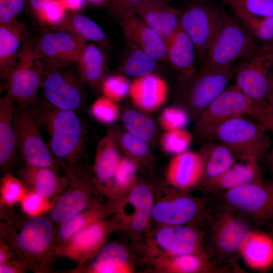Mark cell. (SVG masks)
<instances>
[{
  "instance_id": "obj_1",
  "label": "cell",
  "mask_w": 273,
  "mask_h": 273,
  "mask_svg": "<svg viewBox=\"0 0 273 273\" xmlns=\"http://www.w3.org/2000/svg\"><path fill=\"white\" fill-rule=\"evenodd\" d=\"M53 222L49 216L42 214H9L1 222L0 238L28 271L49 272L57 256Z\"/></svg>"
},
{
  "instance_id": "obj_2",
  "label": "cell",
  "mask_w": 273,
  "mask_h": 273,
  "mask_svg": "<svg viewBox=\"0 0 273 273\" xmlns=\"http://www.w3.org/2000/svg\"><path fill=\"white\" fill-rule=\"evenodd\" d=\"M40 126L47 132L48 145L60 169L71 178L82 169L85 128L75 112L58 109L46 100L32 107Z\"/></svg>"
},
{
  "instance_id": "obj_3",
  "label": "cell",
  "mask_w": 273,
  "mask_h": 273,
  "mask_svg": "<svg viewBox=\"0 0 273 273\" xmlns=\"http://www.w3.org/2000/svg\"><path fill=\"white\" fill-rule=\"evenodd\" d=\"M240 116H248L267 130H272L268 116L235 84L228 86L198 116L195 131L207 140L213 131L224 122Z\"/></svg>"
},
{
  "instance_id": "obj_4",
  "label": "cell",
  "mask_w": 273,
  "mask_h": 273,
  "mask_svg": "<svg viewBox=\"0 0 273 273\" xmlns=\"http://www.w3.org/2000/svg\"><path fill=\"white\" fill-rule=\"evenodd\" d=\"M267 130L254 119L240 116L220 124L206 140L222 143L237 160L259 161L271 147V140Z\"/></svg>"
},
{
  "instance_id": "obj_5",
  "label": "cell",
  "mask_w": 273,
  "mask_h": 273,
  "mask_svg": "<svg viewBox=\"0 0 273 273\" xmlns=\"http://www.w3.org/2000/svg\"><path fill=\"white\" fill-rule=\"evenodd\" d=\"M208 219V233L206 239L207 252L217 264L228 268L235 264L236 255L252 230L248 224L226 206Z\"/></svg>"
},
{
  "instance_id": "obj_6",
  "label": "cell",
  "mask_w": 273,
  "mask_h": 273,
  "mask_svg": "<svg viewBox=\"0 0 273 273\" xmlns=\"http://www.w3.org/2000/svg\"><path fill=\"white\" fill-rule=\"evenodd\" d=\"M234 76L235 84L268 116L272 123L268 100L273 79V43H260L253 52L240 60L235 65Z\"/></svg>"
},
{
  "instance_id": "obj_7",
  "label": "cell",
  "mask_w": 273,
  "mask_h": 273,
  "mask_svg": "<svg viewBox=\"0 0 273 273\" xmlns=\"http://www.w3.org/2000/svg\"><path fill=\"white\" fill-rule=\"evenodd\" d=\"M222 16L221 28L202 63V68H221L234 65L260 44L234 15L222 10Z\"/></svg>"
},
{
  "instance_id": "obj_8",
  "label": "cell",
  "mask_w": 273,
  "mask_h": 273,
  "mask_svg": "<svg viewBox=\"0 0 273 273\" xmlns=\"http://www.w3.org/2000/svg\"><path fill=\"white\" fill-rule=\"evenodd\" d=\"M13 125L17 153L24 164L60 169L41 133V127L32 107L15 105Z\"/></svg>"
},
{
  "instance_id": "obj_9",
  "label": "cell",
  "mask_w": 273,
  "mask_h": 273,
  "mask_svg": "<svg viewBox=\"0 0 273 273\" xmlns=\"http://www.w3.org/2000/svg\"><path fill=\"white\" fill-rule=\"evenodd\" d=\"M222 10L210 0H192L179 11L181 29L194 43L201 63L221 28Z\"/></svg>"
},
{
  "instance_id": "obj_10",
  "label": "cell",
  "mask_w": 273,
  "mask_h": 273,
  "mask_svg": "<svg viewBox=\"0 0 273 273\" xmlns=\"http://www.w3.org/2000/svg\"><path fill=\"white\" fill-rule=\"evenodd\" d=\"M39 60L33 46L26 42L4 78L7 93L20 106L32 107L39 100L44 73Z\"/></svg>"
},
{
  "instance_id": "obj_11",
  "label": "cell",
  "mask_w": 273,
  "mask_h": 273,
  "mask_svg": "<svg viewBox=\"0 0 273 273\" xmlns=\"http://www.w3.org/2000/svg\"><path fill=\"white\" fill-rule=\"evenodd\" d=\"M226 205L263 224L273 220V178L221 192Z\"/></svg>"
},
{
  "instance_id": "obj_12",
  "label": "cell",
  "mask_w": 273,
  "mask_h": 273,
  "mask_svg": "<svg viewBox=\"0 0 273 273\" xmlns=\"http://www.w3.org/2000/svg\"><path fill=\"white\" fill-rule=\"evenodd\" d=\"M43 75L41 87L46 101L62 110L82 109L84 93L81 78L64 69L63 64H53Z\"/></svg>"
},
{
  "instance_id": "obj_13",
  "label": "cell",
  "mask_w": 273,
  "mask_h": 273,
  "mask_svg": "<svg viewBox=\"0 0 273 273\" xmlns=\"http://www.w3.org/2000/svg\"><path fill=\"white\" fill-rule=\"evenodd\" d=\"M114 227L111 220L104 219L94 222L77 232L67 243L56 248L57 256L70 259L83 266L96 256L105 244Z\"/></svg>"
},
{
  "instance_id": "obj_14",
  "label": "cell",
  "mask_w": 273,
  "mask_h": 273,
  "mask_svg": "<svg viewBox=\"0 0 273 273\" xmlns=\"http://www.w3.org/2000/svg\"><path fill=\"white\" fill-rule=\"evenodd\" d=\"M70 179L68 187L49 210L50 218L59 224L96 205L92 202L90 179L83 169Z\"/></svg>"
},
{
  "instance_id": "obj_15",
  "label": "cell",
  "mask_w": 273,
  "mask_h": 273,
  "mask_svg": "<svg viewBox=\"0 0 273 273\" xmlns=\"http://www.w3.org/2000/svg\"><path fill=\"white\" fill-rule=\"evenodd\" d=\"M212 211L206 198L180 195L154 205L151 216L165 225H185L198 217L207 221Z\"/></svg>"
},
{
  "instance_id": "obj_16",
  "label": "cell",
  "mask_w": 273,
  "mask_h": 273,
  "mask_svg": "<svg viewBox=\"0 0 273 273\" xmlns=\"http://www.w3.org/2000/svg\"><path fill=\"white\" fill-rule=\"evenodd\" d=\"M235 74V65L214 69L201 67L187 94L190 107L198 116L227 87Z\"/></svg>"
},
{
  "instance_id": "obj_17",
  "label": "cell",
  "mask_w": 273,
  "mask_h": 273,
  "mask_svg": "<svg viewBox=\"0 0 273 273\" xmlns=\"http://www.w3.org/2000/svg\"><path fill=\"white\" fill-rule=\"evenodd\" d=\"M155 241L167 256L196 254L210 258L203 235L185 225H165L156 232Z\"/></svg>"
},
{
  "instance_id": "obj_18",
  "label": "cell",
  "mask_w": 273,
  "mask_h": 273,
  "mask_svg": "<svg viewBox=\"0 0 273 273\" xmlns=\"http://www.w3.org/2000/svg\"><path fill=\"white\" fill-rule=\"evenodd\" d=\"M86 41L64 31L44 34L33 48L38 59L63 63L77 62Z\"/></svg>"
},
{
  "instance_id": "obj_19",
  "label": "cell",
  "mask_w": 273,
  "mask_h": 273,
  "mask_svg": "<svg viewBox=\"0 0 273 273\" xmlns=\"http://www.w3.org/2000/svg\"><path fill=\"white\" fill-rule=\"evenodd\" d=\"M121 26L128 43L142 50L159 62L167 61L165 41L136 14L123 18Z\"/></svg>"
},
{
  "instance_id": "obj_20",
  "label": "cell",
  "mask_w": 273,
  "mask_h": 273,
  "mask_svg": "<svg viewBox=\"0 0 273 273\" xmlns=\"http://www.w3.org/2000/svg\"><path fill=\"white\" fill-rule=\"evenodd\" d=\"M136 14L163 39L166 45L181 28L179 11L166 0H146Z\"/></svg>"
},
{
  "instance_id": "obj_21",
  "label": "cell",
  "mask_w": 273,
  "mask_h": 273,
  "mask_svg": "<svg viewBox=\"0 0 273 273\" xmlns=\"http://www.w3.org/2000/svg\"><path fill=\"white\" fill-rule=\"evenodd\" d=\"M265 181L258 161L236 163L215 177L202 181L206 191L223 192L250 184H261Z\"/></svg>"
},
{
  "instance_id": "obj_22",
  "label": "cell",
  "mask_w": 273,
  "mask_h": 273,
  "mask_svg": "<svg viewBox=\"0 0 273 273\" xmlns=\"http://www.w3.org/2000/svg\"><path fill=\"white\" fill-rule=\"evenodd\" d=\"M19 178L29 191L49 199L58 197L68 187L70 179L60 176L54 169L24 164L18 171Z\"/></svg>"
},
{
  "instance_id": "obj_23",
  "label": "cell",
  "mask_w": 273,
  "mask_h": 273,
  "mask_svg": "<svg viewBox=\"0 0 273 273\" xmlns=\"http://www.w3.org/2000/svg\"><path fill=\"white\" fill-rule=\"evenodd\" d=\"M14 103L8 93L0 100V167L6 173L15 165L17 154L13 125Z\"/></svg>"
},
{
  "instance_id": "obj_24",
  "label": "cell",
  "mask_w": 273,
  "mask_h": 273,
  "mask_svg": "<svg viewBox=\"0 0 273 273\" xmlns=\"http://www.w3.org/2000/svg\"><path fill=\"white\" fill-rule=\"evenodd\" d=\"M204 163L199 153L185 152L179 153L169 164L167 177L173 186L190 188L202 180Z\"/></svg>"
},
{
  "instance_id": "obj_25",
  "label": "cell",
  "mask_w": 273,
  "mask_h": 273,
  "mask_svg": "<svg viewBox=\"0 0 273 273\" xmlns=\"http://www.w3.org/2000/svg\"><path fill=\"white\" fill-rule=\"evenodd\" d=\"M239 255L252 269L262 270L272 266L273 237L251 230L241 247Z\"/></svg>"
},
{
  "instance_id": "obj_26",
  "label": "cell",
  "mask_w": 273,
  "mask_h": 273,
  "mask_svg": "<svg viewBox=\"0 0 273 273\" xmlns=\"http://www.w3.org/2000/svg\"><path fill=\"white\" fill-rule=\"evenodd\" d=\"M129 92L136 106L145 110H153L164 103L167 86L163 79L151 74L137 77L130 85Z\"/></svg>"
},
{
  "instance_id": "obj_27",
  "label": "cell",
  "mask_w": 273,
  "mask_h": 273,
  "mask_svg": "<svg viewBox=\"0 0 273 273\" xmlns=\"http://www.w3.org/2000/svg\"><path fill=\"white\" fill-rule=\"evenodd\" d=\"M93 259L88 267L78 272L125 273L131 271L128 252L119 243L104 244Z\"/></svg>"
},
{
  "instance_id": "obj_28",
  "label": "cell",
  "mask_w": 273,
  "mask_h": 273,
  "mask_svg": "<svg viewBox=\"0 0 273 273\" xmlns=\"http://www.w3.org/2000/svg\"><path fill=\"white\" fill-rule=\"evenodd\" d=\"M26 26L15 20L1 24L0 27V71L5 78L25 42Z\"/></svg>"
},
{
  "instance_id": "obj_29",
  "label": "cell",
  "mask_w": 273,
  "mask_h": 273,
  "mask_svg": "<svg viewBox=\"0 0 273 273\" xmlns=\"http://www.w3.org/2000/svg\"><path fill=\"white\" fill-rule=\"evenodd\" d=\"M195 47L181 29L167 44V61L182 75L189 78L197 72Z\"/></svg>"
},
{
  "instance_id": "obj_30",
  "label": "cell",
  "mask_w": 273,
  "mask_h": 273,
  "mask_svg": "<svg viewBox=\"0 0 273 273\" xmlns=\"http://www.w3.org/2000/svg\"><path fill=\"white\" fill-rule=\"evenodd\" d=\"M199 153L204 163L202 181L221 174L236 163V159L229 149L216 140H206Z\"/></svg>"
},
{
  "instance_id": "obj_31",
  "label": "cell",
  "mask_w": 273,
  "mask_h": 273,
  "mask_svg": "<svg viewBox=\"0 0 273 273\" xmlns=\"http://www.w3.org/2000/svg\"><path fill=\"white\" fill-rule=\"evenodd\" d=\"M108 214L107 206L96 204L60 224L56 233L57 247L67 243L81 230L94 222L104 219Z\"/></svg>"
},
{
  "instance_id": "obj_32",
  "label": "cell",
  "mask_w": 273,
  "mask_h": 273,
  "mask_svg": "<svg viewBox=\"0 0 273 273\" xmlns=\"http://www.w3.org/2000/svg\"><path fill=\"white\" fill-rule=\"evenodd\" d=\"M114 141L113 137L109 135L100 141L95 160L96 179L99 183L108 186L113 180L120 161Z\"/></svg>"
},
{
  "instance_id": "obj_33",
  "label": "cell",
  "mask_w": 273,
  "mask_h": 273,
  "mask_svg": "<svg viewBox=\"0 0 273 273\" xmlns=\"http://www.w3.org/2000/svg\"><path fill=\"white\" fill-rule=\"evenodd\" d=\"M165 268L169 271L180 273H218L230 271L212 260L196 254L167 256L165 258Z\"/></svg>"
},
{
  "instance_id": "obj_34",
  "label": "cell",
  "mask_w": 273,
  "mask_h": 273,
  "mask_svg": "<svg viewBox=\"0 0 273 273\" xmlns=\"http://www.w3.org/2000/svg\"><path fill=\"white\" fill-rule=\"evenodd\" d=\"M77 62L82 81L95 86L101 81L106 63L103 52L95 43L86 44L82 49Z\"/></svg>"
},
{
  "instance_id": "obj_35",
  "label": "cell",
  "mask_w": 273,
  "mask_h": 273,
  "mask_svg": "<svg viewBox=\"0 0 273 273\" xmlns=\"http://www.w3.org/2000/svg\"><path fill=\"white\" fill-rule=\"evenodd\" d=\"M128 200L134 209L131 228L134 232H141L146 228L152 215L154 206L152 193L146 185H139L130 193Z\"/></svg>"
},
{
  "instance_id": "obj_36",
  "label": "cell",
  "mask_w": 273,
  "mask_h": 273,
  "mask_svg": "<svg viewBox=\"0 0 273 273\" xmlns=\"http://www.w3.org/2000/svg\"><path fill=\"white\" fill-rule=\"evenodd\" d=\"M58 26L61 29L69 32L86 42L91 41L103 44L106 40V34L100 26L92 19L83 15L76 14L65 17Z\"/></svg>"
},
{
  "instance_id": "obj_37",
  "label": "cell",
  "mask_w": 273,
  "mask_h": 273,
  "mask_svg": "<svg viewBox=\"0 0 273 273\" xmlns=\"http://www.w3.org/2000/svg\"><path fill=\"white\" fill-rule=\"evenodd\" d=\"M128 44L130 49L122 63L123 72L127 75L137 77L152 74L159 62L142 50Z\"/></svg>"
},
{
  "instance_id": "obj_38",
  "label": "cell",
  "mask_w": 273,
  "mask_h": 273,
  "mask_svg": "<svg viewBox=\"0 0 273 273\" xmlns=\"http://www.w3.org/2000/svg\"><path fill=\"white\" fill-rule=\"evenodd\" d=\"M233 15L259 43H273V16L257 17L240 13Z\"/></svg>"
},
{
  "instance_id": "obj_39",
  "label": "cell",
  "mask_w": 273,
  "mask_h": 273,
  "mask_svg": "<svg viewBox=\"0 0 273 273\" xmlns=\"http://www.w3.org/2000/svg\"><path fill=\"white\" fill-rule=\"evenodd\" d=\"M233 14L240 13L257 17L273 16V0H219Z\"/></svg>"
},
{
  "instance_id": "obj_40",
  "label": "cell",
  "mask_w": 273,
  "mask_h": 273,
  "mask_svg": "<svg viewBox=\"0 0 273 273\" xmlns=\"http://www.w3.org/2000/svg\"><path fill=\"white\" fill-rule=\"evenodd\" d=\"M122 120L131 133L144 140H150L153 138L155 133L153 122L139 112L133 110L126 111Z\"/></svg>"
},
{
  "instance_id": "obj_41",
  "label": "cell",
  "mask_w": 273,
  "mask_h": 273,
  "mask_svg": "<svg viewBox=\"0 0 273 273\" xmlns=\"http://www.w3.org/2000/svg\"><path fill=\"white\" fill-rule=\"evenodd\" d=\"M25 185L10 172L7 173L1 181V204L11 206L20 202L28 192Z\"/></svg>"
},
{
  "instance_id": "obj_42",
  "label": "cell",
  "mask_w": 273,
  "mask_h": 273,
  "mask_svg": "<svg viewBox=\"0 0 273 273\" xmlns=\"http://www.w3.org/2000/svg\"><path fill=\"white\" fill-rule=\"evenodd\" d=\"M90 112L99 121L110 123L117 119L119 108L114 101L104 96L94 102L92 105Z\"/></svg>"
},
{
  "instance_id": "obj_43",
  "label": "cell",
  "mask_w": 273,
  "mask_h": 273,
  "mask_svg": "<svg viewBox=\"0 0 273 273\" xmlns=\"http://www.w3.org/2000/svg\"><path fill=\"white\" fill-rule=\"evenodd\" d=\"M128 80L121 75H113L106 78L102 84L104 96L117 101L126 95L130 89Z\"/></svg>"
},
{
  "instance_id": "obj_44",
  "label": "cell",
  "mask_w": 273,
  "mask_h": 273,
  "mask_svg": "<svg viewBox=\"0 0 273 273\" xmlns=\"http://www.w3.org/2000/svg\"><path fill=\"white\" fill-rule=\"evenodd\" d=\"M191 138L188 131L178 129L166 133L163 136L162 144L168 152L181 153L188 147Z\"/></svg>"
},
{
  "instance_id": "obj_45",
  "label": "cell",
  "mask_w": 273,
  "mask_h": 273,
  "mask_svg": "<svg viewBox=\"0 0 273 273\" xmlns=\"http://www.w3.org/2000/svg\"><path fill=\"white\" fill-rule=\"evenodd\" d=\"M135 173L133 161L127 158L120 160L113 179L115 186L121 189L128 188L133 183Z\"/></svg>"
},
{
  "instance_id": "obj_46",
  "label": "cell",
  "mask_w": 273,
  "mask_h": 273,
  "mask_svg": "<svg viewBox=\"0 0 273 273\" xmlns=\"http://www.w3.org/2000/svg\"><path fill=\"white\" fill-rule=\"evenodd\" d=\"M48 199L43 198L34 192L28 191L21 202L23 212L30 216L40 215L48 208Z\"/></svg>"
},
{
  "instance_id": "obj_47",
  "label": "cell",
  "mask_w": 273,
  "mask_h": 273,
  "mask_svg": "<svg viewBox=\"0 0 273 273\" xmlns=\"http://www.w3.org/2000/svg\"><path fill=\"white\" fill-rule=\"evenodd\" d=\"M66 9L61 0H51L38 16L43 21L58 26L65 18Z\"/></svg>"
},
{
  "instance_id": "obj_48",
  "label": "cell",
  "mask_w": 273,
  "mask_h": 273,
  "mask_svg": "<svg viewBox=\"0 0 273 273\" xmlns=\"http://www.w3.org/2000/svg\"><path fill=\"white\" fill-rule=\"evenodd\" d=\"M187 120L186 113L178 108H168L163 113L160 122L162 127L168 131L181 128Z\"/></svg>"
},
{
  "instance_id": "obj_49",
  "label": "cell",
  "mask_w": 273,
  "mask_h": 273,
  "mask_svg": "<svg viewBox=\"0 0 273 273\" xmlns=\"http://www.w3.org/2000/svg\"><path fill=\"white\" fill-rule=\"evenodd\" d=\"M146 0H110L112 14L121 21L125 17L136 14L139 8Z\"/></svg>"
},
{
  "instance_id": "obj_50",
  "label": "cell",
  "mask_w": 273,
  "mask_h": 273,
  "mask_svg": "<svg viewBox=\"0 0 273 273\" xmlns=\"http://www.w3.org/2000/svg\"><path fill=\"white\" fill-rule=\"evenodd\" d=\"M25 0H0V23L7 24L15 21L21 12Z\"/></svg>"
},
{
  "instance_id": "obj_51",
  "label": "cell",
  "mask_w": 273,
  "mask_h": 273,
  "mask_svg": "<svg viewBox=\"0 0 273 273\" xmlns=\"http://www.w3.org/2000/svg\"><path fill=\"white\" fill-rule=\"evenodd\" d=\"M144 140L130 133L125 134L122 138V143L125 148L137 155L145 154L148 147Z\"/></svg>"
},
{
  "instance_id": "obj_52",
  "label": "cell",
  "mask_w": 273,
  "mask_h": 273,
  "mask_svg": "<svg viewBox=\"0 0 273 273\" xmlns=\"http://www.w3.org/2000/svg\"><path fill=\"white\" fill-rule=\"evenodd\" d=\"M27 271L28 270L25 265L15 258L0 265L1 273H23Z\"/></svg>"
},
{
  "instance_id": "obj_53",
  "label": "cell",
  "mask_w": 273,
  "mask_h": 273,
  "mask_svg": "<svg viewBox=\"0 0 273 273\" xmlns=\"http://www.w3.org/2000/svg\"><path fill=\"white\" fill-rule=\"evenodd\" d=\"M15 258L14 254L9 245L0 239V265Z\"/></svg>"
},
{
  "instance_id": "obj_54",
  "label": "cell",
  "mask_w": 273,
  "mask_h": 273,
  "mask_svg": "<svg viewBox=\"0 0 273 273\" xmlns=\"http://www.w3.org/2000/svg\"><path fill=\"white\" fill-rule=\"evenodd\" d=\"M66 9L76 10L81 8L84 0H61Z\"/></svg>"
},
{
  "instance_id": "obj_55",
  "label": "cell",
  "mask_w": 273,
  "mask_h": 273,
  "mask_svg": "<svg viewBox=\"0 0 273 273\" xmlns=\"http://www.w3.org/2000/svg\"><path fill=\"white\" fill-rule=\"evenodd\" d=\"M51 0H30V4L34 11L39 15L45 6Z\"/></svg>"
},
{
  "instance_id": "obj_56",
  "label": "cell",
  "mask_w": 273,
  "mask_h": 273,
  "mask_svg": "<svg viewBox=\"0 0 273 273\" xmlns=\"http://www.w3.org/2000/svg\"><path fill=\"white\" fill-rule=\"evenodd\" d=\"M268 104L269 115L273 125V79L269 94Z\"/></svg>"
},
{
  "instance_id": "obj_57",
  "label": "cell",
  "mask_w": 273,
  "mask_h": 273,
  "mask_svg": "<svg viewBox=\"0 0 273 273\" xmlns=\"http://www.w3.org/2000/svg\"><path fill=\"white\" fill-rule=\"evenodd\" d=\"M267 161L269 169L273 174V148L267 154Z\"/></svg>"
},
{
  "instance_id": "obj_58",
  "label": "cell",
  "mask_w": 273,
  "mask_h": 273,
  "mask_svg": "<svg viewBox=\"0 0 273 273\" xmlns=\"http://www.w3.org/2000/svg\"><path fill=\"white\" fill-rule=\"evenodd\" d=\"M90 2H94V3H100L102 2L104 0H88Z\"/></svg>"
}]
</instances>
